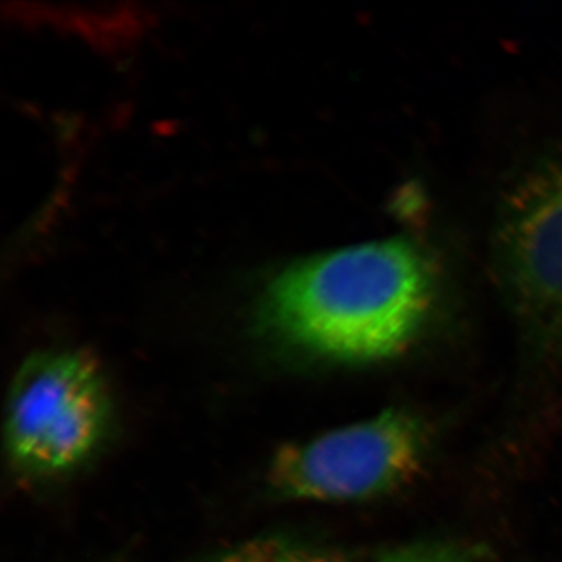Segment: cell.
I'll return each mask as SVG.
<instances>
[{"label": "cell", "mask_w": 562, "mask_h": 562, "mask_svg": "<svg viewBox=\"0 0 562 562\" xmlns=\"http://www.w3.org/2000/svg\"><path fill=\"white\" fill-rule=\"evenodd\" d=\"M438 266L414 239L395 236L294 262L260 299L261 325L314 357L368 364L398 357L438 305Z\"/></svg>", "instance_id": "cell-1"}, {"label": "cell", "mask_w": 562, "mask_h": 562, "mask_svg": "<svg viewBox=\"0 0 562 562\" xmlns=\"http://www.w3.org/2000/svg\"><path fill=\"white\" fill-rule=\"evenodd\" d=\"M435 431L413 409L394 406L308 441L286 443L269 465L281 498L364 502L412 484L430 458Z\"/></svg>", "instance_id": "cell-2"}, {"label": "cell", "mask_w": 562, "mask_h": 562, "mask_svg": "<svg viewBox=\"0 0 562 562\" xmlns=\"http://www.w3.org/2000/svg\"><path fill=\"white\" fill-rule=\"evenodd\" d=\"M492 265L532 353L562 361V150L532 165L506 192Z\"/></svg>", "instance_id": "cell-3"}, {"label": "cell", "mask_w": 562, "mask_h": 562, "mask_svg": "<svg viewBox=\"0 0 562 562\" xmlns=\"http://www.w3.org/2000/svg\"><path fill=\"white\" fill-rule=\"evenodd\" d=\"M110 416L109 387L91 355L41 351L14 376L7 405V452L29 475L72 471L101 446Z\"/></svg>", "instance_id": "cell-4"}, {"label": "cell", "mask_w": 562, "mask_h": 562, "mask_svg": "<svg viewBox=\"0 0 562 562\" xmlns=\"http://www.w3.org/2000/svg\"><path fill=\"white\" fill-rule=\"evenodd\" d=\"M198 562H349V558L339 550L301 539L262 536Z\"/></svg>", "instance_id": "cell-5"}, {"label": "cell", "mask_w": 562, "mask_h": 562, "mask_svg": "<svg viewBox=\"0 0 562 562\" xmlns=\"http://www.w3.org/2000/svg\"><path fill=\"white\" fill-rule=\"evenodd\" d=\"M376 562H491V550L473 539H422L390 550Z\"/></svg>", "instance_id": "cell-6"}]
</instances>
